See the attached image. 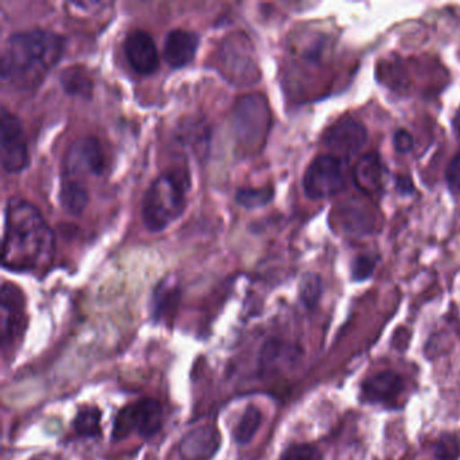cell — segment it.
<instances>
[{"mask_svg":"<svg viewBox=\"0 0 460 460\" xmlns=\"http://www.w3.org/2000/svg\"><path fill=\"white\" fill-rule=\"evenodd\" d=\"M106 168V155L96 137L87 136L72 142L64 157V177L83 182L85 176H99Z\"/></svg>","mask_w":460,"mask_h":460,"instance_id":"cell-7","label":"cell"},{"mask_svg":"<svg viewBox=\"0 0 460 460\" xmlns=\"http://www.w3.org/2000/svg\"><path fill=\"white\" fill-rule=\"evenodd\" d=\"M447 182L451 190L460 193V153L452 158L448 168H447Z\"/></svg>","mask_w":460,"mask_h":460,"instance_id":"cell-27","label":"cell"},{"mask_svg":"<svg viewBox=\"0 0 460 460\" xmlns=\"http://www.w3.org/2000/svg\"><path fill=\"white\" fill-rule=\"evenodd\" d=\"M402 390V378L393 371L374 374L362 385L363 397L373 403H394Z\"/></svg>","mask_w":460,"mask_h":460,"instance_id":"cell-16","label":"cell"},{"mask_svg":"<svg viewBox=\"0 0 460 460\" xmlns=\"http://www.w3.org/2000/svg\"><path fill=\"white\" fill-rule=\"evenodd\" d=\"M454 130L455 134H456L457 138L460 139V107L454 117Z\"/></svg>","mask_w":460,"mask_h":460,"instance_id":"cell-29","label":"cell"},{"mask_svg":"<svg viewBox=\"0 0 460 460\" xmlns=\"http://www.w3.org/2000/svg\"><path fill=\"white\" fill-rule=\"evenodd\" d=\"M344 187L346 174L343 161L332 155H317L304 174V192L312 200H323L335 196Z\"/></svg>","mask_w":460,"mask_h":460,"instance_id":"cell-5","label":"cell"},{"mask_svg":"<svg viewBox=\"0 0 460 460\" xmlns=\"http://www.w3.org/2000/svg\"><path fill=\"white\" fill-rule=\"evenodd\" d=\"M58 199H60L61 206L68 214L80 215L88 206L90 195H88L87 187L83 182L63 180Z\"/></svg>","mask_w":460,"mask_h":460,"instance_id":"cell-18","label":"cell"},{"mask_svg":"<svg viewBox=\"0 0 460 460\" xmlns=\"http://www.w3.org/2000/svg\"><path fill=\"white\" fill-rule=\"evenodd\" d=\"M220 60L227 77L235 83H254L258 80V69L254 63V53L249 40L244 36L228 39L223 45Z\"/></svg>","mask_w":460,"mask_h":460,"instance_id":"cell-8","label":"cell"},{"mask_svg":"<svg viewBox=\"0 0 460 460\" xmlns=\"http://www.w3.org/2000/svg\"><path fill=\"white\" fill-rule=\"evenodd\" d=\"M102 411L98 406H84L77 411L74 428L83 438H95L101 435Z\"/></svg>","mask_w":460,"mask_h":460,"instance_id":"cell-20","label":"cell"},{"mask_svg":"<svg viewBox=\"0 0 460 460\" xmlns=\"http://www.w3.org/2000/svg\"><path fill=\"white\" fill-rule=\"evenodd\" d=\"M66 49V39L47 29L17 31L4 41L0 55V76L12 87L33 91L58 66Z\"/></svg>","mask_w":460,"mask_h":460,"instance_id":"cell-2","label":"cell"},{"mask_svg":"<svg viewBox=\"0 0 460 460\" xmlns=\"http://www.w3.org/2000/svg\"><path fill=\"white\" fill-rule=\"evenodd\" d=\"M123 50L131 68L142 76L155 74L160 66L157 45L147 31L137 29L128 33L123 42Z\"/></svg>","mask_w":460,"mask_h":460,"instance_id":"cell-10","label":"cell"},{"mask_svg":"<svg viewBox=\"0 0 460 460\" xmlns=\"http://www.w3.org/2000/svg\"><path fill=\"white\" fill-rule=\"evenodd\" d=\"M200 45V37L195 31L173 29L164 42V60L171 68L180 69L192 63Z\"/></svg>","mask_w":460,"mask_h":460,"instance_id":"cell-13","label":"cell"},{"mask_svg":"<svg viewBox=\"0 0 460 460\" xmlns=\"http://www.w3.org/2000/svg\"><path fill=\"white\" fill-rule=\"evenodd\" d=\"M435 456L438 460H457L460 456V443L455 436L446 435L435 444Z\"/></svg>","mask_w":460,"mask_h":460,"instance_id":"cell-24","label":"cell"},{"mask_svg":"<svg viewBox=\"0 0 460 460\" xmlns=\"http://www.w3.org/2000/svg\"><path fill=\"white\" fill-rule=\"evenodd\" d=\"M131 430L141 438H150L163 428V405L155 398H142L136 403L126 406Z\"/></svg>","mask_w":460,"mask_h":460,"instance_id":"cell-14","label":"cell"},{"mask_svg":"<svg viewBox=\"0 0 460 460\" xmlns=\"http://www.w3.org/2000/svg\"><path fill=\"white\" fill-rule=\"evenodd\" d=\"M60 83L68 95L76 98L91 99L93 93V77L82 66H72L61 72Z\"/></svg>","mask_w":460,"mask_h":460,"instance_id":"cell-17","label":"cell"},{"mask_svg":"<svg viewBox=\"0 0 460 460\" xmlns=\"http://www.w3.org/2000/svg\"><path fill=\"white\" fill-rule=\"evenodd\" d=\"M376 268V261L373 257H367V255H362L355 260L354 266H352V279L357 281H363V279H368L371 273Z\"/></svg>","mask_w":460,"mask_h":460,"instance_id":"cell-26","label":"cell"},{"mask_svg":"<svg viewBox=\"0 0 460 460\" xmlns=\"http://www.w3.org/2000/svg\"><path fill=\"white\" fill-rule=\"evenodd\" d=\"M0 305L4 312L2 320V339L4 346L14 341L23 328L25 322V296L17 285L12 282H4Z\"/></svg>","mask_w":460,"mask_h":460,"instance_id":"cell-11","label":"cell"},{"mask_svg":"<svg viewBox=\"0 0 460 460\" xmlns=\"http://www.w3.org/2000/svg\"><path fill=\"white\" fill-rule=\"evenodd\" d=\"M273 195L274 190L271 187H249L236 190L235 199L239 206L252 209L270 203Z\"/></svg>","mask_w":460,"mask_h":460,"instance_id":"cell-22","label":"cell"},{"mask_svg":"<svg viewBox=\"0 0 460 460\" xmlns=\"http://www.w3.org/2000/svg\"><path fill=\"white\" fill-rule=\"evenodd\" d=\"M355 184L367 196H379L384 190L386 168L376 153H368L359 158L354 166Z\"/></svg>","mask_w":460,"mask_h":460,"instance_id":"cell-15","label":"cell"},{"mask_svg":"<svg viewBox=\"0 0 460 460\" xmlns=\"http://www.w3.org/2000/svg\"><path fill=\"white\" fill-rule=\"evenodd\" d=\"M190 188V173L184 169H169L153 180L141 203L145 227L160 233L176 222L187 208Z\"/></svg>","mask_w":460,"mask_h":460,"instance_id":"cell-3","label":"cell"},{"mask_svg":"<svg viewBox=\"0 0 460 460\" xmlns=\"http://www.w3.org/2000/svg\"><path fill=\"white\" fill-rule=\"evenodd\" d=\"M180 301V290L173 285L161 284L155 293V301H153V314L155 319H165L172 316L176 311Z\"/></svg>","mask_w":460,"mask_h":460,"instance_id":"cell-19","label":"cell"},{"mask_svg":"<svg viewBox=\"0 0 460 460\" xmlns=\"http://www.w3.org/2000/svg\"><path fill=\"white\" fill-rule=\"evenodd\" d=\"M281 460H322V454L312 444H292L282 452Z\"/></svg>","mask_w":460,"mask_h":460,"instance_id":"cell-25","label":"cell"},{"mask_svg":"<svg viewBox=\"0 0 460 460\" xmlns=\"http://www.w3.org/2000/svg\"><path fill=\"white\" fill-rule=\"evenodd\" d=\"M261 424H262V413H261L260 409L254 405L247 406L246 411L239 420L238 425H236V443L242 444V446L249 444L257 430L260 429Z\"/></svg>","mask_w":460,"mask_h":460,"instance_id":"cell-21","label":"cell"},{"mask_svg":"<svg viewBox=\"0 0 460 460\" xmlns=\"http://www.w3.org/2000/svg\"><path fill=\"white\" fill-rule=\"evenodd\" d=\"M367 141V131L355 119H341L333 123L323 137V144L335 157H349L359 152Z\"/></svg>","mask_w":460,"mask_h":460,"instance_id":"cell-9","label":"cell"},{"mask_svg":"<svg viewBox=\"0 0 460 460\" xmlns=\"http://www.w3.org/2000/svg\"><path fill=\"white\" fill-rule=\"evenodd\" d=\"M55 255V234L31 201L15 196L4 207L2 265L13 271L47 268Z\"/></svg>","mask_w":460,"mask_h":460,"instance_id":"cell-1","label":"cell"},{"mask_svg":"<svg viewBox=\"0 0 460 460\" xmlns=\"http://www.w3.org/2000/svg\"><path fill=\"white\" fill-rule=\"evenodd\" d=\"M322 296V281L316 274H306L304 276L300 285V297L306 308L312 309L316 306Z\"/></svg>","mask_w":460,"mask_h":460,"instance_id":"cell-23","label":"cell"},{"mask_svg":"<svg viewBox=\"0 0 460 460\" xmlns=\"http://www.w3.org/2000/svg\"><path fill=\"white\" fill-rule=\"evenodd\" d=\"M394 147L401 155L413 149V138L411 134L405 130L397 131L394 136Z\"/></svg>","mask_w":460,"mask_h":460,"instance_id":"cell-28","label":"cell"},{"mask_svg":"<svg viewBox=\"0 0 460 460\" xmlns=\"http://www.w3.org/2000/svg\"><path fill=\"white\" fill-rule=\"evenodd\" d=\"M271 128V111L265 96L249 93L234 106L233 131L235 141L247 155L260 152Z\"/></svg>","mask_w":460,"mask_h":460,"instance_id":"cell-4","label":"cell"},{"mask_svg":"<svg viewBox=\"0 0 460 460\" xmlns=\"http://www.w3.org/2000/svg\"><path fill=\"white\" fill-rule=\"evenodd\" d=\"M0 161L4 171L13 174L21 173L31 164L22 123L6 107L0 110Z\"/></svg>","mask_w":460,"mask_h":460,"instance_id":"cell-6","label":"cell"},{"mask_svg":"<svg viewBox=\"0 0 460 460\" xmlns=\"http://www.w3.org/2000/svg\"><path fill=\"white\" fill-rule=\"evenodd\" d=\"M222 436L214 425H201L190 430L180 443L181 460H212L219 451Z\"/></svg>","mask_w":460,"mask_h":460,"instance_id":"cell-12","label":"cell"}]
</instances>
